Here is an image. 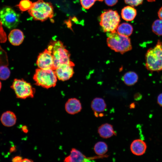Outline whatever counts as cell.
I'll list each match as a JSON object with an SVG mask.
<instances>
[{
	"label": "cell",
	"instance_id": "cell-7",
	"mask_svg": "<svg viewBox=\"0 0 162 162\" xmlns=\"http://www.w3.org/2000/svg\"><path fill=\"white\" fill-rule=\"evenodd\" d=\"M10 87L14 91L17 98L25 99L34 97L35 89L31 84L23 79H15Z\"/></svg>",
	"mask_w": 162,
	"mask_h": 162
},
{
	"label": "cell",
	"instance_id": "cell-35",
	"mask_svg": "<svg viewBox=\"0 0 162 162\" xmlns=\"http://www.w3.org/2000/svg\"><path fill=\"white\" fill-rule=\"evenodd\" d=\"M161 80H162V77H161Z\"/></svg>",
	"mask_w": 162,
	"mask_h": 162
},
{
	"label": "cell",
	"instance_id": "cell-15",
	"mask_svg": "<svg viewBox=\"0 0 162 162\" xmlns=\"http://www.w3.org/2000/svg\"><path fill=\"white\" fill-rule=\"evenodd\" d=\"M98 132L101 137L105 139L116 135L112 126L108 123L104 124L100 126L98 128Z\"/></svg>",
	"mask_w": 162,
	"mask_h": 162
},
{
	"label": "cell",
	"instance_id": "cell-34",
	"mask_svg": "<svg viewBox=\"0 0 162 162\" xmlns=\"http://www.w3.org/2000/svg\"><path fill=\"white\" fill-rule=\"evenodd\" d=\"M97 0L99 1H103V0Z\"/></svg>",
	"mask_w": 162,
	"mask_h": 162
},
{
	"label": "cell",
	"instance_id": "cell-4",
	"mask_svg": "<svg viewBox=\"0 0 162 162\" xmlns=\"http://www.w3.org/2000/svg\"><path fill=\"white\" fill-rule=\"evenodd\" d=\"M29 14L35 20L44 21L53 16V8L51 3L43 0H38L33 3L28 10Z\"/></svg>",
	"mask_w": 162,
	"mask_h": 162
},
{
	"label": "cell",
	"instance_id": "cell-21",
	"mask_svg": "<svg viewBox=\"0 0 162 162\" xmlns=\"http://www.w3.org/2000/svg\"><path fill=\"white\" fill-rule=\"evenodd\" d=\"M94 149L96 154L102 156L107 151L108 146L105 142H99L95 145Z\"/></svg>",
	"mask_w": 162,
	"mask_h": 162
},
{
	"label": "cell",
	"instance_id": "cell-23",
	"mask_svg": "<svg viewBox=\"0 0 162 162\" xmlns=\"http://www.w3.org/2000/svg\"><path fill=\"white\" fill-rule=\"evenodd\" d=\"M33 5V3L29 0H22L16 6L21 11H24L31 9Z\"/></svg>",
	"mask_w": 162,
	"mask_h": 162
},
{
	"label": "cell",
	"instance_id": "cell-9",
	"mask_svg": "<svg viewBox=\"0 0 162 162\" xmlns=\"http://www.w3.org/2000/svg\"><path fill=\"white\" fill-rule=\"evenodd\" d=\"M36 64L38 68L53 69V60L51 50L47 48L40 53L37 57Z\"/></svg>",
	"mask_w": 162,
	"mask_h": 162
},
{
	"label": "cell",
	"instance_id": "cell-18",
	"mask_svg": "<svg viewBox=\"0 0 162 162\" xmlns=\"http://www.w3.org/2000/svg\"><path fill=\"white\" fill-rule=\"evenodd\" d=\"M91 106L92 110L95 112H103L106 107L104 100L99 98H96L93 100L91 103Z\"/></svg>",
	"mask_w": 162,
	"mask_h": 162
},
{
	"label": "cell",
	"instance_id": "cell-13",
	"mask_svg": "<svg viewBox=\"0 0 162 162\" xmlns=\"http://www.w3.org/2000/svg\"><path fill=\"white\" fill-rule=\"evenodd\" d=\"M147 148L146 143L140 139H137L133 141L131 144L130 149L132 152L137 156L143 154Z\"/></svg>",
	"mask_w": 162,
	"mask_h": 162
},
{
	"label": "cell",
	"instance_id": "cell-10",
	"mask_svg": "<svg viewBox=\"0 0 162 162\" xmlns=\"http://www.w3.org/2000/svg\"><path fill=\"white\" fill-rule=\"evenodd\" d=\"M74 65V64L72 62L57 68L55 71L57 79L62 81H65L71 78L74 73L73 67Z\"/></svg>",
	"mask_w": 162,
	"mask_h": 162
},
{
	"label": "cell",
	"instance_id": "cell-27",
	"mask_svg": "<svg viewBox=\"0 0 162 162\" xmlns=\"http://www.w3.org/2000/svg\"><path fill=\"white\" fill-rule=\"evenodd\" d=\"M118 0H105V3L108 6H112L115 5Z\"/></svg>",
	"mask_w": 162,
	"mask_h": 162
},
{
	"label": "cell",
	"instance_id": "cell-20",
	"mask_svg": "<svg viewBox=\"0 0 162 162\" xmlns=\"http://www.w3.org/2000/svg\"><path fill=\"white\" fill-rule=\"evenodd\" d=\"M117 32L121 35L128 37L132 34L133 28L130 24L127 23H123L117 27Z\"/></svg>",
	"mask_w": 162,
	"mask_h": 162
},
{
	"label": "cell",
	"instance_id": "cell-33",
	"mask_svg": "<svg viewBox=\"0 0 162 162\" xmlns=\"http://www.w3.org/2000/svg\"><path fill=\"white\" fill-rule=\"evenodd\" d=\"M1 87H2V83H1V82L0 81V91L1 89Z\"/></svg>",
	"mask_w": 162,
	"mask_h": 162
},
{
	"label": "cell",
	"instance_id": "cell-11",
	"mask_svg": "<svg viewBox=\"0 0 162 162\" xmlns=\"http://www.w3.org/2000/svg\"><path fill=\"white\" fill-rule=\"evenodd\" d=\"M107 155L98 156L91 157H87L81 152L75 148H72L70 152V154L66 157L64 162H88L90 160L106 157Z\"/></svg>",
	"mask_w": 162,
	"mask_h": 162
},
{
	"label": "cell",
	"instance_id": "cell-30",
	"mask_svg": "<svg viewBox=\"0 0 162 162\" xmlns=\"http://www.w3.org/2000/svg\"><path fill=\"white\" fill-rule=\"evenodd\" d=\"M158 15L160 19L162 20V7L158 10Z\"/></svg>",
	"mask_w": 162,
	"mask_h": 162
},
{
	"label": "cell",
	"instance_id": "cell-24",
	"mask_svg": "<svg viewBox=\"0 0 162 162\" xmlns=\"http://www.w3.org/2000/svg\"><path fill=\"white\" fill-rule=\"evenodd\" d=\"M10 72L9 68L6 66H0V79L6 80L9 78Z\"/></svg>",
	"mask_w": 162,
	"mask_h": 162
},
{
	"label": "cell",
	"instance_id": "cell-32",
	"mask_svg": "<svg viewBox=\"0 0 162 162\" xmlns=\"http://www.w3.org/2000/svg\"><path fill=\"white\" fill-rule=\"evenodd\" d=\"M22 162H33V161L31 159H29L28 158H25L22 159Z\"/></svg>",
	"mask_w": 162,
	"mask_h": 162
},
{
	"label": "cell",
	"instance_id": "cell-29",
	"mask_svg": "<svg viewBox=\"0 0 162 162\" xmlns=\"http://www.w3.org/2000/svg\"><path fill=\"white\" fill-rule=\"evenodd\" d=\"M157 102L161 106H162V93L160 94L158 97Z\"/></svg>",
	"mask_w": 162,
	"mask_h": 162
},
{
	"label": "cell",
	"instance_id": "cell-8",
	"mask_svg": "<svg viewBox=\"0 0 162 162\" xmlns=\"http://www.w3.org/2000/svg\"><path fill=\"white\" fill-rule=\"evenodd\" d=\"M0 21L4 26L12 29L19 23V15L12 8L5 7L0 9Z\"/></svg>",
	"mask_w": 162,
	"mask_h": 162
},
{
	"label": "cell",
	"instance_id": "cell-6",
	"mask_svg": "<svg viewBox=\"0 0 162 162\" xmlns=\"http://www.w3.org/2000/svg\"><path fill=\"white\" fill-rule=\"evenodd\" d=\"M100 24L104 32L116 31L120 22V17L116 11H105L100 16Z\"/></svg>",
	"mask_w": 162,
	"mask_h": 162
},
{
	"label": "cell",
	"instance_id": "cell-22",
	"mask_svg": "<svg viewBox=\"0 0 162 162\" xmlns=\"http://www.w3.org/2000/svg\"><path fill=\"white\" fill-rule=\"evenodd\" d=\"M153 32L157 35H162V20L158 19L153 22L152 26Z\"/></svg>",
	"mask_w": 162,
	"mask_h": 162
},
{
	"label": "cell",
	"instance_id": "cell-5",
	"mask_svg": "<svg viewBox=\"0 0 162 162\" xmlns=\"http://www.w3.org/2000/svg\"><path fill=\"white\" fill-rule=\"evenodd\" d=\"M55 70L52 69H36L33 76L35 84L43 88L48 89L55 87L57 82Z\"/></svg>",
	"mask_w": 162,
	"mask_h": 162
},
{
	"label": "cell",
	"instance_id": "cell-28",
	"mask_svg": "<svg viewBox=\"0 0 162 162\" xmlns=\"http://www.w3.org/2000/svg\"><path fill=\"white\" fill-rule=\"evenodd\" d=\"M22 158L19 156H17L13 158L12 161L14 162H22Z\"/></svg>",
	"mask_w": 162,
	"mask_h": 162
},
{
	"label": "cell",
	"instance_id": "cell-16",
	"mask_svg": "<svg viewBox=\"0 0 162 162\" xmlns=\"http://www.w3.org/2000/svg\"><path fill=\"white\" fill-rule=\"evenodd\" d=\"M16 116L15 114L10 111H7L2 115L1 120L2 123L4 126L11 127L16 123Z\"/></svg>",
	"mask_w": 162,
	"mask_h": 162
},
{
	"label": "cell",
	"instance_id": "cell-12",
	"mask_svg": "<svg viewBox=\"0 0 162 162\" xmlns=\"http://www.w3.org/2000/svg\"><path fill=\"white\" fill-rule=\"evenodd\" d=\"M65 108L66 112L68 113L74 115L80 112L82 107L80 101L75 98H70L66 102Z\"/></svg>",
	"mask_w": 162,
	"mask_h": 162
},
{
	"label": "cell",
	"instance_id": "cell-1",
	"mask_svg": "<svg viewBox=\"0 0 162 162\" xmlns=\"http://www.w3.org/2000/svg\"><path fill=\"white\" fill-rule=\"evenodd\" d=\"M48 48L51 50L53 60V69L71 61L70 59V54L63 43L60 40L51 41Z\"/></svg>",
	"mask_w": 162,
	"mask_h": 162
},
{
	"label": "cell",
	"instance_id": "cell-26",
	"mask_svg": "<svg viewBox=\"0 0 162 162\" xmlns=\"http://www.w3.org/2000/svg\"><path fill=\"white\" fill-rule=\"evenodd\" d=\"M125 3L133 7L137 6L141 4L143 0H124Z\"/></svg>",
	"mask_w": 162,
	"mask_h": 162
},
{
	"label": "cell",
	"instance_id": "cell-2",
	"mask_svg": "<svg viewBox=\"0 0 162 162\" xmlns=\"http://www.w3.org/2000/svg\"><path fill=\"white\" fill-rule=\"evenodd\" d=\"M146 68L148 70H162V43L158 40L156 46L149 49L145 56Z\"/></svg>",
	"mask_w": 162,
	"mask_h": 162
},
{
	"label": "cell",
	"instance_id": "cell-3",
	"mask_svg": "<svg viewBox=\"0 0 162 162\" xmlns=\"http://www.w3.org/2000/svg\"><path fill=\"white\" fill-rule=\"evenodd\" d=\"M106 35L107 45L115 51L123 54L132 49L130 39L128 37L119 34L116 31L107 32Z\"/></svg>",
	"mask_w": 162,
	"mask_h": 162
},
{
	"label": "cell",
	"instance_id": "cell-19",
	"mask_svg": "<svg viewBox=\"0 0 162 162\" xmlns=\"http://www.w3.org/2000/svg\"><path fill=\"white\" fill-rule=\"evenodd\" d=\"M138 77L135 72L130 71L125 73L122 76V80L124 83L127 86L134 85L137 81Z\"/></svg>",
	"mask_w": 162,
	"mask_h": 162
},
{
	"label": "cell",
	"instance_id": "cell-14",
	"mask_svg": "<svg viewBox=\"0 0 162 162\" xmlns=\"http://www.w3.org/2000/svg\"><path fill=\"white\" fill-rule=\"evenodd\" d=\"M9 41L14 46H19L23 42L24 36L22 32L20 29H14L11 30L8 36Z\"/></svg>",
	"mask_w": 162,
	"mask_h": 162
},
{
	"label": "cell",
	"instance_id": "cell-25",
	"mask_svg": "<svg viewBox=\"0 0 162 162\" xmlns=\"http://www.w3.org/2000/svg\"><path fill=\"white\" fill-rule=\"evenodd\" d=\"M96 0H80L82 7L85 9H89L94 4Z\"/></svg>",
	"mask_w": 162,
	"mask_h": 162
},
{
	"label": "cell",
	"instance_id": "cell-17",
	"mask_svg": "<svg viewBox=\"0 0 162 162\" xmlns=\"http://www.w3.org/2000/svg\"><path fill=\"white\" fill-rule=\"evenodd\" d=\"M121 16L124 20L127 21H131L135 18L136 15V10L133 7L127 6L122 10Z\"/></svg>",
	"mask_w": 162,
	"mask_h": 162
},
{
	"label": "cell",
	"instance_id": "cell-31",
	"mask_svg": "<svg viewBox=\"0 0 162 162\" xmlns=\"http://www.w3.org/2000/svg\"><path fill=\"white\" fill-rule=\"evenodd\" d=\"M22 130L25 133H27L28 131L27 127L26 126H23L22 128Z\"/></svg>",
	"mask_w": 162,
	"mask_h": 162
}]
</instances>
